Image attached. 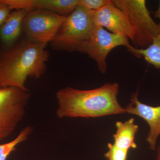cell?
I'll list each match as a JSON object with an SVG mask.
<instances>
[{
  "instance_id": "14",
  "label": "cell",
  "mask_w": 160,
  "mask_h": 160,
  "mask_svg": "<svg viewBox=\"0 0 160 160\" xmlns=\"http://www.w3.org/2000/svg\"><path fill=\"white\" fill-rule=\"evenodd\" d=\"M33 130L32 126H26L20 131L17 137L11 142L0 144V160H7L8 157L16 149L17 146L28 139Z\"/></svg>"
},
{
  "instance_id": "9",
  "label": "cell",
  "mask_w": 160,
  "mask_h": 160,
  "mask_svg": "<svg viewBox=\"0 0 160 160\" xmlns=\"http://www.w3.org/2000/svg\"><path fill=\"white\" fill-rule=\"evenodd\" d=\"M126 113L142 118L149 126V131L146 138L149 149L155 151L158 138L160 135V106H152L140 102L138 92L131 94L130 102L125 108Z\"/></svg>"
},
{
  "instance_id": "3",
  "label": "cell",
  "mask_w": 160,
  "mask_h": 160,
  "mask_svg": "<svg viewBox=\"0 0 160 160\" xmlns=\"http://www.w3.org/2000/svg\"><path fill=\"white\" fill-rule=\"evenodd\" d=\"M95 26L92 10L78 5L66 16L54 38L50 42L51 46L56 50L78 52Z\"/></svg>"
},
{
  "instance_id": "8",
  "label": "cell",
  "mask_w": 160,
  "mask_h": 160,
  "mask_svg": "<svg viewBox=\"0 0 160 160\" xmlns=\"http://www.w3.org/2000/svg\"><path fill=\"white\" fill-rule=\"evenodd\" d=\"M92 18L95 26L106 28L111 33L120 35L134 41L135 32L128 18L111 0L99 10H92Z\"/></svg>"
},
{
  "instance_id": "6",
  "label": "cell",
  "mask_w": 160,
  "mask_h": 160,
  "mask_svg": "<svg viewBox=\"0 0 160 160\" xmlns=\"http://www.w3.org/2000/svg\"><path fill=\"white\" fill-rule=\"evenodd\" d=\"M120 46H125L128 51L133 53L134 47L129 44L127 38L96 26L78 52L86 53L94 60L99 71L105 74L108 69L106 60L108 54L112 49Z\"/></svg>"
},
{
  "instance_id": "15",
  "label": "cell",
  "mask_w": 160,
  "mask_h": 160,
  "mask_svg": "<svg viewBox=\"0 0 160 160\" xmlns=\"http://www.w3.org/2000/svg\"><path fill=\"white\" fill-rule=\"evenodd\" d=\"M108 151L104 154L107 160H127L129 151L120 149L113 143H108Z\"/></svg>"
},
{
  "instance_id": "5",
  "label": "cell",
  "mask_w": 160,
  "mask_h": 160,
  "mask_svg": "<svg viewBox=\"0 0 160 160\" xmlns=\"http://www.w3.org/2000/svg\"><path fill=\"white\" fill-rule=\"evenodd\" d=\"M29 98V90L0 88V141L11 136L22 120Z\"/></svg>"
},
{
  "instance_id": "12",
  "label": "cell",
  "mask_w": 160,
  "mask_h": 160,
  "mask_svg": "<svg viewBox=\"0 0 160 160\" xmlns=\"http://www.w3.org/2000/svg\"><path fill=\"white\" fill-rule=\"evenodd\" d=\"M116 132L113 135L114 143L118 148L129 151L137 148L135 137L139 130V126L135 123L133 118H130L124 122H116Z\"/></svg>"
},
{
  "instance_id": "7",
  "label": "cell",
  "mask_w": 160,
  "mask_h": 160,
  "mask_svg": "<svg viewBox=\"0 0 160 160\" xmlns=\"http://www.w3.org/2000/svg\"><path fill=\"white\" fill-rule=\"evenodd\" d=\"M66 16L41 9L28 10L23 21V33L28 39L47 44L54 38Z\"/></svg>"
},
{
  "instance_id": "1",
  "label": "cell",
  "mask_w": 160,
  "mask_h": 160,
  "mask_svg": "<svg viewBox=\"0 0 160 160\" xmlns=\"http://www.w3.org/2000/svg\"><path fill=\"white\" fill-rule=\"evenodd\" d=\"M119 85L107 83L98 88L80 90L67 87L56 94L58 102L56 114L60 119L89 118L126 113L118 101Z\"/></svg>"
},
{
  "instance_id": "11",
  "label": "cell",
  "mask_w": 160,
  "mask_h": 160,
  "mask_svg": "<svg viewBox=\"0 0 160 160\" xmlns=\"http://www.w3.org/2000/svg\"><path fill=\"white\" fill-rule=\"evenodd\" d=\"M28 11L25 9L13 10L0 26V54L12 49L21 40L23 21Z\"/></svg>"
},
{
  "instance_id": "13",
  "label": "cell",
  "mask_w": 160,
  "mask_h": 160,
  "mask_svg": "<svg viewBox=\"0 0 160 160\" xmlns=\"http://www.w3.org/2000/svg\"><path fill=\"white\" fill-rule=\"evenodd\" d=\"M132 54L138 58H144L146 62L160 69V33L147 48L137 49L135 47Z\"/></svg>"
},
{
  "instance_id": "4",
  "label": "cell",
  "mask_w": 160,
  "mask_h": 160,
  "mask_svg": "<svg viewBox=\"0 0 160 160\" xmlns=\"http://www.w3.org/2000/svg\"><path fill=\"white\" fill-rule=\"evenodd\" d=\"M126 14L135 32L132 43L137 49L150 46L160 33V23L157 24L150 15L145 0H111Z\"/></svg>"
},
{
  "instance_id": "2",
  "label": "cell",
  "mask_w": 160,
  "mask_h": 160,
  "mask_svg": "<svg viewBox=\"0 0 160 160\" xmlns=\"http://www.w3.org/2000/svg\"><path fill=\"white\" fill-rule=\"evenodd\" d=\"M46 46L26 38L0 54V88L29 90L25 86L27 79L40 78L46 72L49 56Z\"/></svg>"
},
{
  "instance_id": "20",
  "label": "cell",
  "mask_w": 160,
  "mask_h": 160,
  "mask_svg": "<svg viewBox=\"0 0 160 160\" xmlns=\"http://www.w3.org/2000/svg\"></svg>"
},
{
  "instance_id": "16",
  "label": "cell",
  "mask_w": 160,
  "mask_h": 160,
  "mask_svg": "<svg viewBox=\"0 0 160 160\" xmlns=\"http://www.w3.org/2000/svg\"><path fill=\"white\" fill-rule=\"evenodd\" d=\"M79 5L86 9L96 11L102 8L110 0H79Z\"/></svg>"
},
{
  "instance_id": "10",
  "label": "cell",
  "mask_w": 160,
  "mask_h": 160,
  "mask_svg": "<svg viewBox=\"0 0 160 160\" xmlns=\"http://www.w3.org/2000/svg\"><path fill=\"white\" fill-rule=\"evenodd\" d=\"M13 9H41L68 16L79 5V0H3Z\"/></svg>"
},
{
  "instance_id": "18",
  "label": "cell",
  "mask_w": 160,
  "mask_h": 160,
  "mask_svg": "<svg viewBox=\"0 0 160 160\" xmlns=\"http://www.w3.org/2000/svg\"><path fill=\"white\" fill-rule=\"evenodd\" d=\"M154 16L155 18H158L160 20V1L158 9L155 12H154Z\"/></svg>"
},
{
  "instance_id": "19",
  "label": "cell",
  "mask_w": 160,
  "mask_h": 160,
  "mask_svg": "<svg viewBox=\"0 0 160 160\" xmlns=\"http://www.w3.org/2000/svg\"><path fill=\"white\" fill-rule=\"evenodd\" d=\"M156 150H157V154L156 160H160V142L158 146L157 147Z\"/></svg>"
},
{
  "instance_id": "17",
  "label": "cell",
  "mask_w": 160,
  "mask_h": 160,
  "mask_svg": "<svg viewBox=\"0 0 160 160\" xmlns=\"http://www.w3.org/2000/svg\"><path fill=\"white\" fill-rule=\"evenodd\" d=\"M13 10L3 0H0V26L6 22Z\"/></svg>"
}]
</instances>
